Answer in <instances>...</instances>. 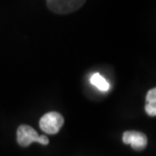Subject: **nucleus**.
Instances as JSON below:
<instances>
[{
  "mask_svg": "<svg viewBox=\"0 0 156 156\" xmlns=\"http://www.w3.org/2000/svg\"><path fill=\"white\" fill-rule=\"evenodd\" d=\"M64 123V119L57 112H50L41 117L39 121L40 128L48 134H56Z\"/></svg>",
  "mask_w": 156,
  "mask_h": 156,
  "instance_id": "obj_2",
  "label": "nucleus"
},
{
  "mask_svg": "<svg viewBox=\"0 0 156 156\" xmlns=\"http://www.w3.org/2000/svg\"><path fill=\"white\" fill-rule=\"evenodd\" d=\"M17 143L22 147H28L32 142H37L42 145H48L49 139L46 135H39L33 128L28 125H21L17 131Z\"/></svg>",
  "mask_w": 156,
  "mask_h": 156,
  "instance_id": "obj_1",
  "label": "nucleus"
},
{
  "mask_svg": "<svg viewBox=\"0 0 156 156\" xmlns=\"http://www.w3.org/2000/svg\"><path fill=\"white\" fill-rule=\"evenodd\" d=\"M145 110L150 116H156V88L151 89L146 97Z\"/></svg>",
  "mask_w": 156,
  "mask_h": 156,
  "instance_id": "obj_5",
  "label": "nucleus"
},
{
  "mask_svg": "<svg viewBox=\"0 0 156 156\" xmlns=\"http://www.w3.org/2000/svg\"><path fill=\"white\" fill-rule=\"evenodd\" d=\"M122 140L125 144L131 145L134 150H143L147 145V138L146 134L138 131L124 132Z\"/></svg>",
  "mask_w": 156,
  "mask_h": 156,
  "instance_id": "obj_4",
  "label": "nucleus"
},
{
  "mask_svg": "<svg viewBox=\"0 0 156 156\" xmlns=\"http://www.w3.org/2000/svg\"><path fill=\"white\" fill-rule=\"evenodd\" d=\"M90 83L101 91H108L109 89V83L99 73H95L90 78Z\"/></svg>",
  "mask_w": 156,
  "mask_h": 156,
  "instance_id": "obj_6",
  "label": "nucleus"
},
{
  "mask_svg": "<svg viewBox=\"0 0 156 156\" xmlns=\"http://www.w3.org/2000/svg\"><path fill=\"white\" fill-rule=\"evenodd\" d=\"M85 1L80 0H48V8L58 14H67L77 11L83 5Z\"/></svg>",
  "mask_w": 156,
  "mask_h": 156,
  "instance_id": "obj_3",
  "label": "nucleus"
}]
</instances>
